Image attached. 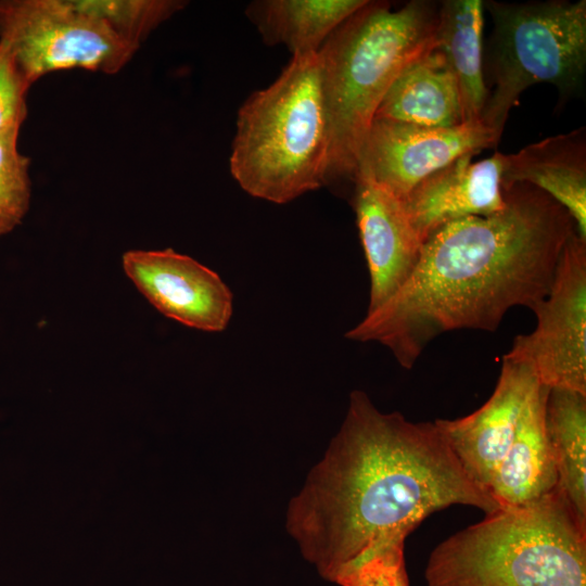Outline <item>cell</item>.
<instances>
[{"instance_id": "cell-1", "label": "cell", "mask_w": 586, "mask_h": 586, "mask_svg": "<svg viewBox=\"0 0 586 586\" xmlns=\"http://www.w3.org/2000/svg\"><path fill=\"white\" fill-rule=\"evenodd\" d=\"M500 506L464 472L435 421L382 412L359 390L302 489L285 527L303 557L333 582L367 552L405 540L434 512Z\"/></svg>"}, {"instance_id": "cell-2", "label": "cell", "mask_w": 586, "mask_h": 586, "mask_svg": "<svg viewBox=\"0 0 586 586\" xmlns=\"http://www.w3.org/2000/svg\"><path fill=\"white\" fill-rule=\"evenodd\" d=\"M502 192L500 212L463 217L432 233L404 285L345 336L379 342L410 369L438 335L495 331L512 307L533 309L543 301L576 224L532 184Z\"/></svg>"}, {"instance_id": "cell-3", "label": "cell", "mask_w": 586, "mask_h": 586, "mask_svg": "<svg viewBox=\"0 0 586 586\" xmlns=\"http://www.w3.org/2000/svg\"><path fill=\"white\" fill-rule=\"evenodd\" d=\"M438 9L409 1L399 9L367 3L318 52L330 133L328 182L355 178L375 111L398 74L434 47Z\"/></svg>"}, {"instance_id": "cell-4", "label": "cell", "mask_w": 586, "mask_h": 586, "mask_svg": "<svg viewBox=\"0 0 586 586\" xmlns=\"http://www.w3.org/2000/svg\"><path fill=\"white\" fill-rule=\"evenodd\" d=\"M425 586H586V525L558 491L500 507L440 543Z\"/></svg>"}, {"instance_id": "cell-5", "label": "cell", "mask_w": 586, "mask_h": 586, "mask_svg": "<svg viewBox=\"0 0 586 586\" xmlns=\"http://www.w3.org/2000/svg\"><path fill=\"white\" fill-rule=\"evenodd\" d=\"M329 161L319 56L296 54L240 107L230 171L250 195L285 204L328 183Z\"/></svg>"}, {"instance_id": "cell-6", "label": "cell", "mask_w": 586, "mask_h": 586, "mask_svg": "<svg viewBox=\"0 0 586 586\" xmlns=\"http://www.w3.org/2000/svg\"><path fill=\"white\" fill-rule=\"evenodd\" d=\"M493 18L489 40L492 91L481 120L499 142L510 111L523 91L551 84L575 91L586 71V1L486 3Z\"/></svg>"}, {"instance_id": "cell-7", "label": "cell", "mask_w": 586, "mask_h": 586, "mask_svg": "<svg viewBox=\"0 0 586 586\" xmlns=\"http://www.w3.org/2000/svg\"><path fill=\"white\" fill-rule=\"evenodd\" d=\"M0 43L30 86L64 69L116 74L137 51L81 0H0Z\"/></svg>"}, {"instance_id": "cell-8", "label": "cell", "mask_w": 586, "mask_h": 586, "mask_svg": "<svg viewBox=\"0 0 586 586\" xmlns=\"http://www.w3.org/2000/svg\"><path fill=\"white\" fill-rule=\"evenodd\" d=\"M536 328L504 356L527 365L547 388L586 394V239L566 240L547 296L533 309Z\"/></svg>"}, {"instance_id": "cell-9", "label": "cell", "mask_w": 586, "mask_h": 586, "mask_svg": "<svg viewBox=\"0 0 586 586\" xmlns=\"http://www.w3.org/2000/svg\"><path fill=\"white\" fill-rule=\"evenodd\" d=\"M497 144L492 130L481 120L430 128L373 118L355 178H368L404 200L419 182L459 156Z\"/></svg>"}, {"instance_id": "cell-10", "label": "cell", "mask_w": 586, "mask_h": 586, "mask_svg": "<svg viewBox=\"0 0 586 586\" xmlns=\"http://www.w3.org/2000/svg\"><path fill=\"white\" fill-rule=\"evenodd\" d=\"M123 267L137 289L163 315L206 332L224 331L233 294L212 269L171 249L128 251Z\"/></svg>"}, {"instance_id": "cell-11", "label": "cell", "mask_w": 586, "mask_h": 586, "mask_svg": "<svg viewBox=\"0 0 586 586\" xmlns=\"http://www.w3.org/2000/svg\"><path fill=\"white\" fill-rule=\"evenodd\" d=\"M539 384L527 365L502 357L497 384L479 409L459 419L435 420L464 472L488 495L523 408Z\"/></svg>"}, {"instance_id": "cell-12", "label": "cell", "mask_w": 586, "mask_h": 586, "mask_svg": "<svg viewBox=\"0 0 586 586\" xmlns=\"http://www.w3.org/2000/svg\"><path fill=\"white\" fill-rule=\"evenodd\" d=\"M354 180V208L370 275L369 313L404 285L419 262L423 242L402 200L368 178Z\"/></svg>"}, {"instance_id": "cell-13", "label": "cell", "mask_w": 586, "mask_h": 586, "mask_svg": "<svg viewBox=\"0 0 586 586\" xmlns=\"http://www.w3.org/2000/svg\"><path fill=\"white\" fill-rule=\"evenodd\" d=\"M470 152L419 182L402 200L421 241L448 222L468 216H488L505 207L501 188L504 154L473 162Z\"/></svg>"}, {"instance_id": "cell-14", "label": "cell", "mask_w": 586, "mask_h": 586, "mask_svg": "<svg viewBox=\"0 0 586 586\" xmlns=\"http://www.w3.org/2000/svg\"><path fill=\"white\" fill-rule=\"evenodd\" d=\"M532 184L560 203L586 239L585 128L551 136L504 154L501 188Z\"/></svg>"}, {"instance_id": "cell-15", "label": "cell", "mask_w": 586, "mask_h": 586, "mask_svg": "<svg viewBox=\"0 0 586 586\" xmlns=\"http://www.w3.org/2000/svg\"><path fill=\"white\" fill-rule=\"evenodd\" d=\"M548 390L539 384L531 394L494 475L489 495L500 507L525 505L557 489V471L545 428Z\"/></svg>"}, {"instance_id": "cell-16", "label": "cell", "mask_w": 586, "mask_h": 586, "mask_svg": "<svg viewBox=\"0 0 586 586\" xmlns=\"http://www.w3.org/2000/svg\"><path fill=\"white\" fill-rule=\"evenodd\" d=\"M373 118L430 128L461 125L457 82L443 54L433 47L410 62L387 89Z\"/></svg>"}, {"instance_id": "cell-17", "label": "cell", "mask_w": 586, "mask_h": 586, "mask_svg": "<svg viewBox=\"0 0 586 586\" xmlns=\"http://www.w3.org/2000/svg\"><path fill=\"white\" fill-rule=\"evenodd\" d=\"M483 8L481 0H447L438 9L434 49L455 76L463 123L481 120L488 94L482 63Z\"/></svg>"}, {"instance_id": "cell-18", "label": "cell", "mask_w": 586, "mask_h": 586, "mask_svg": "<svg viewBox=\"0 0 586 586\" xmlns=\"http://www.w3.org/2000/svg\"><path fill=\"white\" fill-rule=\"evenodd\" d=\"M367 0H267L253 4V18L267 41L293 55L318 53L328 37Z\"/></svg>"}, {"instance_id": "cell-19", "label": "cell", "mask_w": 586, "mask_h": 586, "mask_svg": "<svg viewBox=\"0 0 586 586\" xmlns=\"http://www.w3.org/2000/svg\"><path fill=\"white\" fill-rule=\"evenodd\" d=\"M545 428L557 471V489L586 525V394L549 388Z\"/></svg>"}, {"instance_id": "cell-20", "label": "cell", "mask_w": 586, "mask_h": 586, "mask_svg": "<svg viewBox=\"0 0 586 586\" xmlns=\"http://www.w3.org/2000/svg\"><path fill=\"white\" fill-rule=\"evenodd\" d=\"M81 1L136 50L152 30L186 5V2L178 0Z\"/></svg>"}, {"instance_id": "cell-21", "label": "cell", "mask_w": 586, "mask_h": 586, "mask_svg": "<svg viewBox=\"0 0 586 586\" xmlns=\"http://www.w3.org/2000/svg\"><path fill=\"white\" fill-rule=\"evenodd\" d=\"M18 133L0 135V237L22 222L30 204V161L18 150Z\"/></svg>"}, {"instance_id": "cell-22", "label": "cell", "mask_w": 586, "mask_h": 586, "mask_svg": "<svg viewBox=\"0 0 586 586\" xmlns=\"http://www.w3.org/2000/svg\"><path fill=\"white\" fill-rule=\"evenodd\" d=\"M405 540H394L364 555L342 570L340 586H409L404 557Z\"/></svg>"}, {"instance_id": "cell-23", "label": "cell", "mask_w": 586, "mask_h": 586, "mask_svg": "<svg viewBox=\"0 0 586 586\" xmlns=\"http://www.w3.org/2000/svg\"><path fill=\"white\" fill-rule=\"evenodd\" d=\"M30 85L0 43V135L21 129L26 116V95Z\"/></svg>"}]
</instances>
